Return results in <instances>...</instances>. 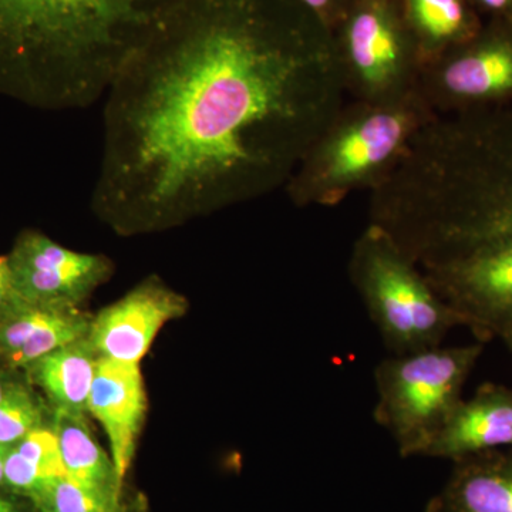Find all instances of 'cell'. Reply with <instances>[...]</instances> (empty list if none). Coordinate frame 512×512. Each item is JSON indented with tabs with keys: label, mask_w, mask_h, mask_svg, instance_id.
<instances>
[{
	"label": "cell",
	"mask_w": 512,
	"mask_h": 512,
	"mask_svg": "<svg viewBox=\"0 0 512 512\" xmlns=\"http://www.w3.org/2000/svg\"><path fill=\"white\" fill-rule=\"evenodd\" d=\"M187 0H0V96L87 109Z\"/></svg>",
	"instance_id": "3"
},
{
	"label": "cell",
	"mask_w": 512,
	"mask_h": 512,
	"mask_svg": "<svg viewBox=\"0 0 512 512\" xmlns=\"http://www.w3.org/2000/svg\"><path fill=\"white\" fill-rule=\"evenodd\" d=\"M22 302L13 286L8 258L6 255H0V323L18 309Z\"/></svg>",
	"instance_id": "24"
},
{
	"label": "cell",
	"mask_w": 512,
	"mask_h": 512,
	"mask_svg": "<svg viewBox=\"0 0 512 512\" xmlns=\"http://www.w3.org/2000/svg\"><path fill=\"white\" fill-rule=\"evenodd\" d=\"M478 343L512 338V238L485 242L421 268Z\"/></svg>",
	"instance_id": "9"
},
{
	"label": "cell",
	"mask_w": 512,
	"mask_h": 512,
	"mask_svg": "<svg viewBox=\"0 0 512 512\" xmlns=\"http://www.w3.org/2000/svg\"><path fill=\"white\" fill-rule=\"evenodd\" d=\"M6 258L19 298L52 308H80L114 269L107 256L63 247L33 229L16 238Z\"/></svg>",
	"instance_id": "10"
},
{
	"label": "cell",
	"mask_w": 512,
	"mask_h": 512,
	"mask_svg": "<svg viewBox=\"0 0 512 512\" xmlns=\"http://www.w3.org/2000/svg\"><path fill=\"white\" fill-rule=\"evenodd\" d=\"M346 97L298 0H187L103 97L94 214L151 234L281 190Z\"/></svg>",
	"instance_id": "1"
},
{
	"label": "cell",
	"mask_w": 512,
	"mask_h": 512,
	"mask_svg": "<svg viewBox=\"0 0 512 512\" xmlns=\"http://www.w3.org/2000/svg\"><path fill=\"white\" fill-rule=\"evenodd\" d=\"M333 40L352 100L386 103L417 90L423 63L402 0H355Z\"/></svg>",
	"instance_id": "7"
},
{
	"label": "cell",
	"mask_w": 512,
	"mask_h": 512,
	"mask_svg": "<svg viewBox=\"0 0 512 512\" xmlns=\"http://www.w3.org/2000/svg\"><path fill=\"white\" fill-rule=\"evenodd\" d=\"M512 447V389L485 382L461 400L427 448L426 456L458 461Z\"/></svg>",
	"instance_id": "13"
},
{
	"label": "cell",
	"mask_w": 512,
	"mask_h": 512,
	"mask_svg": "<svg viewBox=\"0 0 512 512\" xmlns=\"http://www.w3.org/2000/svg\"><path fill=\"white\" fill-rule=\"evenodd\" d=\"M423 66L463 45L483 26L467 0H402ZM423 69V67H421Z\"/></svg>",
	"instance_id": "16"
},
{
	"label": "cell",
	"mask_w": 512,
	"mask_h": 512,
	"mask_svg": "<svg viewBox=\"0 0 512 512\" xmlns=\"http://www.w3.org/2000/svg\"><path fill=\"white\" fill-rule=\"evenodd\" d=\"M369 222L420 268L512 238V100L427 124L370 192Z\"/></svg>",
	"instance_id": "2"
},
{
	"label": "cell",
	"mask_w": 512,
	"mask_h": 512,
	"mask_svg": "<svg viewBox=\"0 0 512 512\" xmlns=\"http://www.w3.org/2000/svg\"><path fill=\"white\" fill-rule=\"evenodd\" d=\"M92 325V316L80 308L62 309L47 325L37 330L18 350L5 360L6 365L15 370H25L40 357L55 350L87 338Z\"/></svg>",
	"instance_id": "18"
},
{
	"label": "cell",
	"mask_w": 512,
	"mask_h": 512,
	"mask_svg": "<svg viewBox=\"0 0 512 512\" xmlns=\"http://www.w3.org/2000/svg\"><path fill=\"white\" fill-rule=\"evenodd\" d=\"M0 512H25L18 504L8 500V498L0 495Z\"/></svg>",
	"instance_id": "27"
},
{
	"label": "cell",
	"mask_w": 512,
	"mask_h": 512,
	"mask_svg": "<svg viewBox=\"0 0 512 512\" xmlns=\"http://www.w3.org/2000/svg\"><path fill=\"white\" fill-rule=\"evenodd\" d=\"M22 379L23 377H20L19 370L12 369V367L6 365L5 360L0 357V400Z\"/></svg>",
	"instance_id": "26"
},
{
	"label": "cell",
	"mask_w": 512,
	"mask_h": 512,
	"mask_svg": "<svg viewBox=\"0 0 512 512\" xmlns=\"http://www.w3.org/2000/svg\"><path fill=\"white\" fill-rule=\"evenodd\" d=\"M49 481L53 480L46 478L39 467L23 457L15 447L8 448L3 464V485L30 500Z\"/></svg>",
	"instance_id": "22"
},
{
	"label": "cell",
	"mask_w": 512,
	"mask_h": 512,
	"mask_svg": "<svg viewBox=\"0 0 512 512\" xmlns=\"http://www.w3.org/2000/svg\"><path fill=\"white\" fill-rule=\"evenodd\" d=\"M505 346H507L508 349L512 350V338L508 340L507 343H505Z\"/></svg>",
	"instance_id": "29"
},
{
	"label": "cell",
	"mask_w": 512,
	"mask_h": 512,
	"mask_svg": "<svg viewBox=\"0 0 512 512\" xmlns=\"http://www.w3.org/2000/svg\"><path fill=\"white\" fill-rule=\"evenodd\" d=\"M426 512H512V450H493L454 461Z\"/></svg>",
	"instance_id": "14"
},
{
	"label": "cell",
	"mask_w": 512,
	"mask_h": 512,
	"mask_svg": "<svg viewBox=\"0 0 512 512\" xmlns=\"http://www.w3.org/2000/svg\"><path fill=\"white\" fill-rule=\"evenodd\" d=\"M30 501L39 512H127L123 498L90 490L67 476L43 485Z\"/></svg>",
	"instance_id": "19"
},
{
	"label": "cell",
	"mask_w": 512,
	"mask_h": 512,
	"mask_svg": "<svg viewBox=\"0 0 512 512\" xmlns=\"http://www.w3.org/2000/svg\"><path fill=\"white\" fill-rule=\"evenodd\" d=\"M9 447L0 446V485H3V464H5L6 451Z\"/></svg>",
	"instance_id": "28"
},
{
	"label": "cell",
	"mask_w": 512,
	"mask_h": 512,
	"mask_svg": "<svg viewBox=\"0 0 512 512\" xmlns=\"http://www.w3.org/2000/svg\"><path fill=\"white\" fill-rule=\"evenodd\" d=\"M187 311L181 293L150 276L92 316L89 340L100 357L140 365L160 330Z\"/></svg>",
	"instance_id": "11"
},
{
	"label": "cell",
	"mask_w": 512,
	"mask_h": 512,
	"mask_svg": "<svg viewBox=\"0 0 512 512\" xmlns=\"http://www.w3.org/2000/svg\"><path fill=\"white\" fill-rule=\"evenodd\" d=\"M467 3L481 18H512V0H467Z\"/></svg>",
	"instance_id": "25"
},
{
	"label": "cell",
	"mask_w": 512,
	"mask_h": 512,
	"mask_svg": "<svg viewBox=\"0 0 512 512\" xmlns=\"http://www.w3.org/2000/svg\"><path fill=\"white\" fill-rule=\"evenodd\" d=\"M436 117L417 90L386 103H345L286 184L289 200L298 208H332L375 190Z\"/></svg>",
	"instance_id": "4"
},
{
	"label": "cell",
	"mask_w": 512,
	"mask_h": 512,
	"mask_svg": "<svg viewBox=\"0 0 512 512\" xmlns=\"http://www.w3.org/2000/svg\"><path fill=\"white\" fill-rule=\"evenodd\" d=\"M99 357L87 336L40 357L23 372L45 393L53 413L87 416Z\"/></svg>",
	"instance_id": "15"
},
{
	"label": "cell",
	"mask_w": 512,
	"mask_h": 512,
	"mask_svg": "<svg viewBox=\"0 0 512 512\" xmlns=\"http://www.w3.org/2000/svg\"><path fill=\"white\" fill-rule=\"evenodd\" d=\"M348 275L390 355L436 348L461 326L420 266L376 225L367 222L356 238Z\"/></svg>",
	"instance_id": "5"
},
{
	"label": "cell",
	"mask_w": 512,
	"mask_h": 512,
	"mask_svg": "<svg viewBox=\"0 0 512 512\" xmlns=\"http://www.w3.org/2000/svg\"><path fill=\"white\" fill-rule=\"evenodd\" d=\"M147 413V393L140 365L99 357L89 414L99 421L110 444V457L124 485Z\"/></svg>",
	"instance_id": "12"
},
{
	"label": "cell",
	"mask_w": 512,
	"mask_h": 512,
	"mask_svg": "<svg viewBox=\"0 0 512 512\" xmlns=\"http://www.w3.org/2000/svg\"><path fill=\"white\" fill-rule=\"evenodd\" d=\"M483 343L436 346L390 355L375 367L373 419L390 434L400 456L424 457L431 441L463 400Z\"/></svg>",
	"instance_id": "6"
},
{
	"label": "cell",
	"mask_w": 512,
	"mask_h": 512,
	"mask_svg": "<svg viewBox=\"0 0 512 512\" xmlns=\"http://www.w3.org/2000/svg\"><path fill=\"white\" fill-rule=\"evenodd\" d=\"M52 427L59 439L67 477L90 490L123 498L124 485L113 460L94 439L87 417L53 413Z\"/></svg>",
	"instance_id": "17"
},
{
	"label": "cell",
	"mask_w": 512,
	"mask_h": 512,
	"mask_svg": "<svg viewBox=\"0 0 512 512\" xmlns=\"http://www.w3.org/2000/svg\"><path fill=\"white\" fill-rule=\"evenodd\" d=\"M417 92L437 116L512 100V18H490L476 35L421 69Z\"/></svg>",
	"instance_id": "8"
},
{
	"label": "cell",
	"mask_w": 512,
	"mask_h": 512,
	"mask_svg": "<svg viewBox=\"0 0 512 512\" xmlns=\"http://www.w3.org/2000/svg\"><path fill=\"white\" fill-rule=\"evenodd\" d=\"M46 404L28 379L16 383L0 400V446L12 447L30 431L47 426Z\"/></svg>",
	"instance_id": "20"
},
{
	"label": "cell",
	"mask_w": 512,
	"mask_h": 512,
	"mask_svg": "<svg viewBox=\"0 0 512 512\" xmlns=\"http://www.w3.org/2000/svg\"><path fill=\"white\" fill-rule=\"evenodd\" d=\"M16 450L23 457L32 461L49 480H57L67 476L64 468L62 453H60L59 439L52 426H43L30 431L28 436L23 437L16 443Z\"/></svg>",
	"instance_id": "21"
},
{
	"label": "cell",
	"mask_w": 512,
	"mask_h": 512,
	"mask_svg": "<svg viewBox=\"0 0 512 512\" xmlns=\"http://www.w3.org/2000/svg\"><path fill=\"white\" fill-rule=\"evenodd\" d=\"M298 2L333 33L355 0H298Z\"/></svg>",
	"instance_id": "23"
}]
</instances>
